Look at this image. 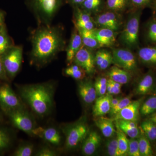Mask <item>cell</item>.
I'll use <instances>...</instances> for the list:
<instances>
[{
	"instance_id": "d6986e66",
	"label": "cell",
	"mask_w": 156,
	"mask_h": 156,
	"mask_svg": "<svg viewBox=\"0 0 156 156\" xmlns=\"http://www.w3.org/2000/svg\"><path fill=\"white\" fill-rule=\"evenodd\" d=\"M112 97V95L106 93L105 95L96 98L93 108V115L99 117L109 113L111 108V102Z\"/></svg>"
},
{
	"instance_id": "8d00e7d4",
	"label": "cell",
	"mask_w": 156,
	"mask_h": 156,
	"mask_svg": "<svg viewBox=\"0 0 156 156\" xmlns=\"http://www.w3.org/2000/svg\"><path fill=\"white\" fill-rule=\"evenodd\" d=\"M108 79L105 77H99L96 79L94 84L98 97L102 96L107 93Z\"/></svg>"
},
{
	"instance_id": "277c9868",
	"label": "cell",
	"mask_w": 156,
	"mask_h": 156,
	"mask_svg": "<svg viewBox=\"0 0 156 156\" xmlns=\"http://www.w3.org/2000/svg\"><path fill=\"white\" fill-rule=\"evenodd\" d=\"M142 9H136L130 15L120 36L121 42L129 48H135L139 44V31Z\"/></svg>"
},
{
	"instance_id": "681fc988",
	"label": "cell",
	"mask_w": 156,
	"mask_h": 156,
	"mask_svg": "<svg viewBox=\"0 0 156 156\" xmlns=\"http://www.w3.org/2000/svg\"><path fill=\"white\" fill-rule=\"evenodd\" d=\"M149 119L156 124V111L150 115Z\"/></svg>"
},
{
	"instance_id": "f35d334b",
	"label": "cell",
	"mask_w": 156,
	"mask_h": 156,
	"mask_svg": "<svg viewBox=\"0 0 156 156\" xmlns=\"http://www.w3.org/2000/svg\"><path fill=\"white\" fill-rule=\"evenodd\" d=\"M131 95H128L127 97L122 98L119 101V103L116 106L111 109L109 113L112 117H113L116 115L120 111L125 108L131 102Z\"/></svg>"
},
{
	"instance_id": "1f68e13d",
	"label": "cell",
	"mask_w": 156,
	"mask_h": 156,
	"mask_svg": "<svg viewBox=\"0 0 156 156\" xmlns=\"http://www.w3.org/2000/svg\"><path fill=\"white\" fill-rule=\"evenodd\" d=\"M137 139L139 143V151L140 156H153V152L149 140L148 139L144 134H143Z\"/></svg>"
},
{
	"instance_id": "8992f818",
	"label": "cell",
	"mask_w": 156,
	"mask_h": 156,
	"mask_svg": "<svg viewBox=\"0 0 156 156\" xmlns=\"http://www.w3.org/2000/svg\"><path fill=\"white\" fill-rule=\"evenodd\" d=\"M5 112L9 116L12 124L16 128L32 135L33 130L35 128L33 120L23 108L9 111Z\"/></svg>"
},
{
	"instance_id": "ee69618b",
	"label": "cell",
	"mask_w": 156,
	"mask_h": 156,
	"mask_svg": "<svg viewBox=\"0 0 156 156\" xmlns=\"http://www.w3.org/2000/svg\"><path fill=\"white\" fill-rule=\"evenodd\" d=\"M109 80L110 82L112 87L113 95H118L120 94L121 92V88H122V84L112 81L110 79H108Z\"/></svg>"
},
{
	"instance_id": "7a4b0ae2",
	"label": "cell",
	"mask_w": 156,
	"mask_h": 156,
	"mask_svg": "<svg viewBox=\"0 0 156 156\" xmlns=\"http://www.w3.org/2000/svg\"><path fill=\"white\" fill-rule=\"evenodd\" d=\"M54 87L49 83L26 85L20 93L34 112L40 116L50 112L53 105Z\"/></svg>"
},
{
	"instance_id": "ba28073f",
	"label": "cell",
	"mask_w": 156,
	"mask_h": 156,
	"mask_svg": "<svg viewBox=\"0 0 156 156\" xmlns=\"http://www.w3.org/2000/svg\"><path fill=\"white\" fill-rule=\"evenodd\" d=\"M89 133L86 123L80 122L71 126L66 133L65 146L68 150L73 149L86 138Z\"/></svg>"
},
{
	"instance_id": "f907efd6",
	"label": "cell",
	"mask_w": 156,
	"mask_h": 156,
	"mask_svg": "<svg viewBox=\"0 0 156 156\" xmlns=\"http://www.w3.org/2000/svg\"><path fill=\"white\" fill-rule=\"evenodd\" d=\"M151 7L153 10L154 14H156V0H153V1L152 3Z\"/></svg>"
},
{
	"instance_id": "6da1fadb",
	"label": "cell",
	"mask_w": 156,
	"mask_h": 156,
	"mask_svg": "<svg viewBox=\"0 0 156 156\" xmlns=\"http://www.w3.org/2000/svg\"><path fill=\"white\" fill-rule=\"evenodd\" d=\"M30 60L42 66L49 63L65 48L63 29L59 26L39 25L31 33Z\"/></svg>"
},
{
	"instance_id": "e575fe53",
	"label": "cell",
	"mask_w": 156,
	"mask_h": 156,
	"mask_svg": "<svg viewBox=\"0 0 156 156\" xmlns=\"http://www.w3.org/2000/svg\"><path fill=\"white\" fill-rule=\"evenodd\" d=\"M145 37L149 43L156 45V17L151 19L147 24Z\"/></svg>"
},
{
	"instance_id": "9a60e30c",
	"label": "cell",
	"mask_w": 156,
	"mask_h": 156,
	"mask_svg": "<svg viewBox=\"0 0 156 156\" xmlns=\"http://www.w3.org/2000/svg\"><path fill=\"white\" fill-rule=\"evenodd\" d=\"M100 48L111 47L115 43L116 32L105 28H95L92 30Z\"/></svg>"
},
{
	"instance_id": "d4e9b609",
	"label": "cell",
	"mask_w": 156,
	"mask_h": 156,
	"mask_svg": "<svg viewBox=\"0 0 156 156\" xmlns=\"http://www.w3.org/2000/svg\"><path fill=\"white\" fill-rule=\"evenodd\" d=\"M95 66L100 70H105L108 68L113 62L112 53L105 49L98 50L95 55Z\"/></svg>"
},
{
	"instance_id": "b9f144b4",
	"label": "cell",
	"mask_w": 156,
	"mask_h": 156,
	"mask_svg": "<svg viewBox=\"0 0 156 156\" xmlns=\"http://www.w3.org/2000/svg\"><path fill=\"white\" fill-rule=\"evenodd\" d=\"M153 0H130V3L136 9H142L151 5Z\"/></svg>"
},
{
	"instance_id": "60d3db41",
	"label": "cell",
	"mask_w": 156,
	"mask_h": 156,
	"mask_svg": "<svg viewBox=\"0 0 156 156\" xmlns=\"http://www.w3.org/2000/svg\"><path fill=\"white\" fill-rule=\"evenodd\" d=\"M128 156H140L137 138H131L129 140Z\"/></svg>"
},
{
	"instance_id": "3957f363",
	"label": "cell",
	"mask_w": 156,
	"mask_h": 156,
	"mask_svg": "<svg viewBox=\"0 0 156 156\" xmlns=\"http://www.w3.org/2000/svg\"><path fill=\"white\" fill-rule=\"evenodd\" d=\"M63 0H26L39 25H50Z\"/></svg>"
},
{
	"instance_id": "4fadbf2b",
	"label": "cell",
	"mask_w": 156,
	"mask_h": 156,
	"mask_svg": "<svg viewBox=\"0 0 156 156\" xmlns=\"http://www.w3.org/2000/svg\"><path fill=\"white\" fill-rule=\"evenodd\" d=\"M73 21L75 27L77 28L90 30L95 28V20L91 17L90 13L79 6H75Z\"/></svg>"
},
{
	"instance_id": "cb8c5ba5",
	"label": "cell",
	"mask_w": 156,
	"mask_h": 156,
	"mask_svg": "<svg viewBox=\"0 0 156 156\" xmlns=\"http://www.w3.org/2000/svg\"><path fill=\"white\" fill-rule=\"evenodd\" d=\"M137 54L140 60L144 64L156 66V45L140 48Z\"/></svg>"
},
{
	"instance_id": "7bdbcfd3",
	"label": "cell",
	"mask_w": 156,
	"mask_h": 156,
	"mask_svg": "<svg viewBox=\"0 0 156 156\" xmlns=\"http://www.w3.org/2000/svg\"><path fill=\"white\" fill-rule=\"evenodd\" d=\"M57 154L54 151L49 148H43L38 152L36 154L37 156H55Z\"/></svg>"
},
{
	"instance_id": "f6af8a7d",
	"label": "cell",
	"mask_w": 156,
	"mask_h": 156,
	"mask_svg": "<svg viewBox=\"0 0 156 156\" xmlns=\"http://www.w3.org/2000/svg\"><path fill=\"white\" fill-rule=\"evenodd\" d=\"M0 80L5 81H9V79L7 76L5 70L3 65L1 56H0Z\"/></svg>"
},
{
	"instance_id": "5bb4252c",
	"label": "cell",
	"mask_w": 156,
	"mask_h": 156,
	"mask_svg": "<svg viewBox=\"0 0 156 156\" xmlns=\"http://www.w3.org/2000/svg\"><path fill=\"white\" fill-rule=\"evenodd\" d=\"M32 135L42 138L54 145H59L61 141L60 133L54 128H44L41 127H35L33 130Z\"/></svg>"
},
{
	"instance_id": "8fae6325",
	"label": "cell",
	"mask_w": 156,
	"mask_h": 156,
	"mask_svg": "<svg viewBox=\"0 0 156 156\" xmlns=\"http://www.w3.org/2000/svg\"><path fill=\"white\" fill-rule=\"evenodd\" d=\"M94 20L96 25L100 28L109 29L116 32L120 29L122 25L117 12L109 10L98 15Z\"/></svg>"
},
{
	"instance_id": "44dd1931",
	"label": "cell",
	"mask_w": 156,
	"mask_h": 156,
	"mask_svg": "<svg viewBox=\"0 0 156 156\" xmlns=\"http://www.w3.org/2000/svg\"><path fill=\"white\" fill-rule=\"evenodd\" d=\"M115 121V124L130 138H138L142 134L136 122L122 119Z\"/></svg>"
},
{
	"instance_id": "30bf717a",
	"label": "cell",
	"mask_w": 156,
	"mask_h": 156,
	"mask_svg": "<svg viewBox=\"0 0 156 156\" xmlns=\"http://www.w3.org/2000/svg\"><path fill=\"white\" fill-rule=\"evenodd\" d=\"M90 50L83 45L76 54L73 62L90 75L95 73V55Z\"/></svg>"
},
{
	"instance_id": "5b68a950",
	"label": "cell",
	"mask_w": 156,
	"mask_h": 156,
	"mask_svg": "<svg viewBox=\"0 0 156 156\" xmlns=\"http://www.w3.org/2000/svg\"><path fill=\"white\" fill-rule=\"evenodd\" d=\"M1 56L8 77L9 79H13L17 75L21 67L22 47L14 45Z\"/></svg>"
},
{
	"instance_id": "f1b7e54d",
	"label": "cell",
	"mask_w": 156,
	"mask_h": 156,
	"mask_svg": "<svg viewBox=\"0 0 156 156\" xmlns=\"http://www.w3.org/2000/svg\"><path fill=\"white\" fill-rule=\"evenodd\" d=\"M130 4V0H106L105 2L108 10L116 12L124 11Z\"/></svg>"
},
{
	"instance_id": "ffe728a7",
	"label": "cell",
	"mask_w": 156,
	"mask_h": 156,
	"mask_svg": "<svg viewBox=\"0 0 156 156\" xmlns=\"http://www.w3.org/2000/svg\"><path fill=\"white\" fill-rule=\"evenodd\" d=\"M155 78L153 73L149 72L140 80L135 88L134 93L137 95H145L150 93L153 89Z\"/></svg>"
},
{
	"instance_id": "ac0fdd59",
	"label": "cell",
	"mask_w": 156,
	"mask_h": 156,
	"mask_svg": "<svg viewBox=\"0 0 156 156\" xmlns=\"http://www.w3.org/2000/svg\"><path fill=\"white\" fill-rule=\"evenodd\" d=\"M79 94L84 102L91 104L97 98V94L94 85L90 80L82 81L78 85Z\"/></svg>"
},
{
	"instance_id": "ab89813d",
	"label": "cell",
	"mask_w": 156,
	"mask_h": 156,
	"mask_svg": "<svg viewBox=\"0 0 156 156\" xmlns=\"http://www.w3.org/2000/svg\"><path fill=\"white\" fill-rule=\"evenodd\" d=\"M34 151V146L31 144H25L17 148L14 154L15 156H30Z\"/></svg>"
},
{
	"instance_id": "d590c367",
	"label": "cell",
	"mask_w": 156,
	"mask_h": 156,
	"mask_svg": "<svg viewBox=\"0 0 156 156\" xmlns=\"http://www.w3.org/2000/svg\"><path fill=\"white\" fill-rule=\"evenodd\" d=\"M107 151L108 155L110 156H122L119 149L117 136L113 137L107 142Z\"/></svg>"
},
{
	"instance_id": "816d5d0a",
	"label": "cell",
	"mask_w": 156,
	"mask_h": 156,
	"mask_svg": "<svg viewBox=\"0 0 156 156\" xmlns=\"http://www.w3.org/2000/svg\"><path fill=\"white\" fill-rule=\"evenodd\" d=\"M5 26V24H4V25H3L0 26V31L2 30V29L3 27H4Z\"/></svg>"
},
{
	"instance_id": "52a82bcc",
	"label": "cell",
	"mask_w": 156,
	"mask_h": 156,
	"mask_svg": "<svg viewBox=\"0 0 156 156\" xmlns=\"http://www.w3.org/2000/svg\"><path fill=\"white\" fill-rule=\"evenodd\" d=\"M113 63L129 72L134 71L137 68V60L134 53L128 49L116 48L112 52Z\"/></svg>"
},
{
	"instance_id": "4dcf8cb0",
	"label": "cell",
	"mask_w": 156,
	"mask_h": 156,
	"mask_svg": "<svg viewBox=\"0 0 156 156\" xmlns=\"http://www.w3.org/2000/svg\"><path fill=\"white\" fill-rule=\"evenodd\" d=\"M64 73L66 75L79 80H83L87 75V73L82 67L76 64L69 66L65 69Z\"/></svg>"
},
{
	"instance_id": "7402d4cb",
	"label": "cell",
	"mask_w": 156,
	"mask_h": 156,
	"mask_svg": "<svg viewBox=\"0 0 156 156\" xmlns=\"http://www.w3.org/2000/svg\"><path fill=\"white\" fill-rule=\"evenodd\" d=\"M114 123L112 119L103 116L98 117L95 121V125L100 129L103 136L107 138L113 137L116 133Z\"/></svg>"
},
{
	"instance_id": "e0dca14e",
	"label": "cell",
	"mask_w": 156,
	"mask_h": 156,
	"mask_svg": "<svg viewBox=\"0 0 156 156\" xmlns=\"http://www.w3.org/2000/svg\"><path fill=\"white\" fill-rule=\"evenodd\" d=\"M101 137L97 132L91 131L84 140L82 147V153L86 156L94 154L99 147Z\"/></svg>"
},
{
	"instance_id": "d6a6232c",
	"label": "cell",
	"mask_w": 156,
	"mask_h": 156,
	"mask_svg": "<svg viewBox=\"0 0 156 156\" xmlns=\"http://www.w3.org/2000/svg\"><path fill=\"white\" fill-rule=\"evenodd\" d=\"M104 3V0H85L80 7L91 14L100 11Z\"/></svg>"
},
{
	"instance_id": "7dc6e473",
	"label": "cell",
	"mask_w": 156,
	"mask_h": 156,
	"mask_svg": "<svg viewBox=\"0 0 156 156\" xmlns=\"http://www.w3.org/2000/svg\"><path fill=\"white\" fill-rule=\"evenodd\" d=\"M68 1L75 6L80 7L82 5V4L84 2L85 0H68Z\"/></svg>"
},
{
	"instance_id": "7c38bea8",
	"label": "cell",
	"mask_w": 156,
	"mask_h": 156,
	"mask_svg": "<svg viewBox=\"0 0 156 156\" xmlns=\"http://www.w3.org/2000/svg\"><path fill=\"white\" fill-rule=\"evenodd\" d=\"M143 99L131 101L125 108L113 117L114 121L122 119L137 122L139 119L140 109L143 103Z\"/></svg>"
},
{
	"instance_id": "83f0119b",
	"label": "cell",
	"mask_w": 156,
	"mask_h": 156,
	"mask_svg": "<svg viewBox=\"0 0 156 156\" xmlns=\"http://www.w3.org/2000/svg\"><path fill=\"white\" fill-rule=\"evenodd\" d=\"M156 111V94L149 98L142 103L140 113L142 116L150 115Z\"/></svg>"
},
{
	"instance_id": "603a6c76",
	"label": "cell",
	"mask_w": 156,
	"mask_h": 156,
	"mask_svg": "<svg viewBox=\"0 0 156 156\" xmlns=\"http://www.w3.org/2000/svg\"><path fill=\"white\" fill-rule=\"evenodd\" d=\"M107 75L109 79L122 85L128 83L131 78L130 72L116 66H112L108 72Z\"/></svg>"
},
{
	"instance_id": "c3c4849f",
	"label": "cell",
	"mask_w": 156,
	"mask_h": 156,
	"mask_svg": "<svg viewBox=\"0 0 156 156\" xmlns=\"http://www.w3.org/2000/svg\"><path fill=\"white\" fill-rule=\"evenodd\" d=\"M5 15L3 11H0V26L5 24Z\"/></svg>"
},
{
	"instance_id": "2e32d148",
	"label": "cell",
	"mask_w": 156,
	"mask_h": 156,
	"mask_svg": "<svg viewBox=\"0 0 156 156\" xmlns=\"http://www.w3.org/2000/svg\"><path fill=\"white\" fill-rule=\"evenodd\" d=\"M83 45L80 35L77 29L75 27L72 34L69 44L66 49V62L69 65L73 62L76 54Z\"/></svg>"
},
{
	"instance_id": "484cf974",
	"label": "cell",
	"mask_w": 156,
	"mask_h": 156,
	"mask_svg": "<svg viewBox=\"0 0 156 156\" xmlns=\"http://www.w3.org/2000/svg\"><path fill=\"white\" fill-rule=\"evenodd\" d=\"M76 28L80 33L84 46L90 49H98L100 48L99 43L93 35L92 30Z\"/></svg>"
},
{
	"instance_id": "836d02e7",
	"label": "cell",
	"mask_w": 156,
	"mask_h": 156,
	"mask_svg": "<svg viewBox=\"0 0 156 156\" xmlns=\"http://www.w3.org/2000/svg\"><path fill=\"white\" fill-rule=\"evenodd\" d=\"M13 46H14L13 42L8 34L5 26L0 31V56Z\"/></svg>"
},
{
	"instance_id": "bcb514c9",
	"label": "cell",
	"mask_w": 156,
	"mask_h": 156,
	"mask_svg": "<svg viewBox=\"0 0 156 156\" xmlns=\"http://www.w3.org/2000/svg\"><path fill=\"white\" fill-rule=\"evenodd\" d=\"M122 98H112L111 99V108H113L114 107L116 106L119 101H120V100Z\"/></svg>"
},
{
	"instance_id": "f546056e",
	"label": "cell",
	"mask_w": 156,
	"mask_h": 156,
	"mask_svg": "<svg viewBox=\"0 0 156 156\" xmlns=\"http://www.w3.org/2000/svg\"><path fill=\"white\" fill-rule=\"evenodd\" d=\"M144 135L149 140L154 141L156 140V124L149 119L143 122L141 125Z\"/></svg>"
},
{
	"instance_id": "4316f807",
	"label": "cell",
	"mask_w": 156,
	"mask_h": 156,
	"mask_svg": "<svg viewBox=\"0 0 156 156\" xmlns=\"http://www.w3.org/2000/svg\"><path fill=\"white\" fill-rule=\"evenodd\" d=\"M116 130V136L118 139L119 149L122 156H128L129 139L126 135L115 124Z\"/></svg>"
},
{
	"instance_id": "f5cc1de1",
	"label": "cell",
	"mask_w": 156,
	"mask_h": 156,
	"mask_svg": "<svg viewBox=\"0 0 156 156\" xmlns=\"http://www.w3.org/2000/svg\"><path fill=\"white\" fill-rule=\"evenodd\" d=\"M2 116H1V115H0V122H1V121H2Z\"/></svg>"
},
{
	"instance_id": "9c48e42d",
	"label": "cell",
	"mask_w": 156,
	"mask_h": 156,
	"mask_svg": "<svg viewBox=\"0 0 156 156\" xmlns=\"http://www.w3.org/2000/svg\"><path fill=\"white\" fill-rule=\"evenodd\" d=\"M0 105L5 112L23 108L20 99L7 84L0 86Z\"/></svg>"
},
{
	"instance_id": "74e56055",
	"label": "cell",
	"mask_w": 156,
	"mask_h": 156,
	"mask_svg": "<svg viewBox=\"0 0 156 156\" xmlns=\"http://www.w3.org/2000/svg\"><path fill=\"white\" fill-rule=\"evenodd\" d=\"M11 136L5 129L0 128V152L7 149L11 144Z\"/></svg>"
}]
</instances>
